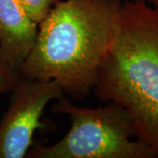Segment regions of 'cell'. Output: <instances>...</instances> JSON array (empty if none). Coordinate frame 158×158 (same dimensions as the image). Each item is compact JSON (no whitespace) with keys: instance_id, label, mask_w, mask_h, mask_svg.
Here are the masks:
<instances>
[{"instance_id":"cell-1","label":"cell","mask_w":158,"mask_h":158,"mask_svg":"<svg viewBox=\"0 0 158 158\" xmlns=\"http://www.w3.org/2000/svg\"><path fill=\"white\" fill-rule=\"evenodd\" d=\"M122 0H58L39 24L36 44L21 67L25 78L55 80L83 99L96 85L119 25Z\"/></svg>"},{"instance_id":"cell-2","label":"cell","mask_w":158,"mask_h":158,"mask_svg":"<svg viewBox=\"0 0 158 158\" xmlns=\"http://www.w3.org/2000/svg\"><path fill=\"white\" fill-rule=\"evenodd\" d=\"M93 91L128 113L136 138L158 157V10L123 0L119 25Z\"/></svg>"},{"instance_id":"cell-3","label":"cell","mask_w":158,"mask_h":158,"mask_svg":"<svg viewBox=\"0 0 158 158\" xmlns=\"http://www.w3.org/2000/svg\"><path fill=\"white\" fill-rule=\"evenodd\" d=\"M78 107L63 96L52 111L68 114L71 126L56 143L30 149L28 158H154L152 150L136 138L128 113L119 105Z\"/></svg>"},{"instance_id":"cell-4","label":"cell","mask_w":158,"mask_h":158,"mask_svg":"<svg viewBox=\"0 0 158 158\" xmlns=\"http://www.w3.org/2000/svg\"><path fill=\"white\" fill-rule=\"evenodd\" d=\"M9 107L0 122V158L27 157L40 127L47 105L64 92L55 80L20 78L11 91Z\"/></svg>"},{"instance_id":"cell-5","label":"cell","mask_w":158,"mask_h":158,"mask_svg":"<svg viewBox=\"0 0 158 158\" xmlns=\"http://www.w3.org/2000/svg\"><path fill=\"white\" fill-rule=\"evenodd\" d=\"M38 32L39 24L19 0H0V62L20 73Z\"/></svg>"},{"instance_id":"cell-6","label":"cell","mask_w":158,"mask_h":158,"mask_svg":"<svg viewBox=\"0 0 158 158\" xmlns=\"http://www.w3.org/2000/svg\"><path fill=\"white\" fill-rule=\"evenodd\" d=\"M30 17L36 23L41 22L58 0H19Z\"/></svg>"},{"instance_id":"cell-7","label":"cell","mask_w":158,"mask_h":158,"mask_svg":"<svg viewBox=\"0 0 158 158\" xmlns=\"http://www.w3.org/2000/svg\"><path fill=\"white\" fill-rule=\"evenodd\" d=\"M21 75L0 62V94L11 91L17 85Z\"/></svg>"},{"instance_id":"cell-8","label":"cell","mask_w":158,"mask_h":158,"mask_svg":"<svg viewBox=\"0 0 158 158\" xmlns=\"http://www.w3.org/2000/svg\"><path fill=\"white\" fill-rule=\"evenodd\" d=\"M125 1H135V2H142L146 3L149 6L155 7L156 9L158 10V0H125Z\"/></svg>"}]
</instances>
